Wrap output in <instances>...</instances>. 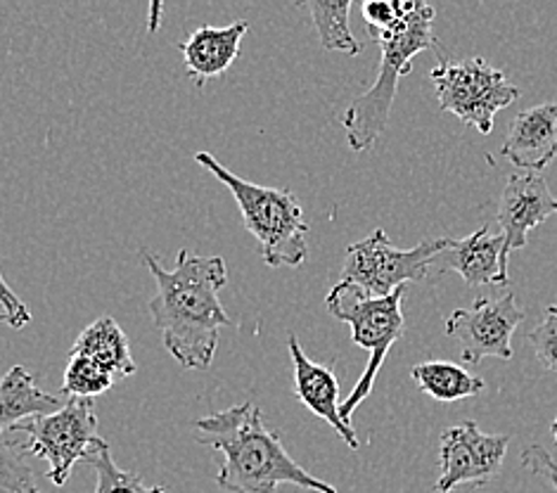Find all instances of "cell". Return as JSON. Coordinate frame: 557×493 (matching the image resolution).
<instances>
[{
    "label": "cell",
    "instance_id": "30bf717a",
    "mask_svg": "<svg viewBox=\"0 0 557 493\" xmlns=\"http://www.w3.org/2000/svg\"><path fill=\"white\" fill-rule=\"evenodd\" d=\"M508 446V434H484L472 420L448 428L442 434L440 479L434 489L450 493L460 484H488L491 479L498 477Z\"/></svg>",
    "mask_w": 557,
    "mask_h": 493
},
{
    "label": "cell",
    "instance_id": "8fae6325",
    "mask_svg": "<svg viewBox=\"0 0 557 493\" xmlns=\"http://www.w3.org/2000/svg\"><path fill=\"white\" fill-rule=\"evenodd\" d=\"M557 214V197L550 193L546 178L541 173H512L498 202V229L506 249L503 257L510 263L512 251L527 247V237L543 221Z\"/></svg>",
    "mask_w": 557,
    "mask_h": 493
},
{
    "label": "cell",
    "instance_id": "277c9868",
    "mask_svg": "<svg viewBox=\"0 0 557 493\" xmlns=\"http://www.w3.org/2000/svg\"><path fill=\"white\" fill-rule=\"evenodd\" d=\"M195 162L231 190L237 207H240L245 229L257 237L261 259L267 261V266L271 269H283V266L299 269L307 261L309 223L304 221V211L295 195L287 188H267V185L235 176L209 152H197Z\"/></svg>",
    "mask_w": 557,
    "mask_h": 493
},
{
    "label": "cell",
    "instance_id": "e0dca14e",
    "mask_svg": "<svg viewBox=\"0 0 557 493\" xmlns=\"http://www.w3.org/2000/svg\"><path fill=\"white\" fill-rule=\"evenodd\" d=\"M72 356H84L112 370L119 380L136 375V361L131 354L128 337L119 323L110 316L98 318L96 323H90L82 335L72 344Z\"/></svg>",
    "mask_w": 557,
    "mask_h": 493
},
{
    "label": "cell",
    "instance_id": "2e32d148",
    "mask_svg": "<svg viewBox=\"0 0 557 493\" xmlns=\"http://www.w3.org/2000/svg\"><path fill=\"white\" fill-rule=\"evenodd\" d=\"M67 402L70 398L62 394L52 396L44 392L29 370L15 366L8 370L3 384H0V424L3 430H10L32 418L55 416Z\"/></svg>",
    "mask_w": 557,
    "mask_h": 493
},
{
    "label": "cell",
    "instance_id": "44dd1931",
    "mask_svg": "<svg viewBox=\"0 0 557 493\" xmlns=\"http://www.w3.org/2000/svg\"><path fill=\"white\" fill-rule=\"evenodd\" d=\"M96 470L98 477V486L96 493H166L162 486H148L136 472H126L119 468L112 458V448L100 436L96 446L88 451V456L84 460Z\"/></svg>",
    "mask_w": 557,
    "mask_h": 493
},
{
    "label": "cell",
    "instance_id": "ffe728a7",
    "mask_svg": "<svg viewBox=\"0 0 557 493\" xmlns=\"http://www.w3.org/2000/svg\"><path fill=\"white\" fill-rule=\"evenodd\" d=\"M29 439L17 428L3 430L0 446V493H41L29 465Z\"/></svg>",
    "mask_w": 557,
    "mask_h": 493
},
{
    "label": "cell",
    "instance_id": "3957f363",
    "mask_svg": "<svg viewBox=\"0 0 557 493\" xmlns=\"http://www.w3.org/2000/svg\"><path fill=\"white\" fill-rule=\"evenodd\" d=\"M399 22L389 32L375 34L373 41L380 46V72L351 108L339 116V124L347 128V140L354 152L373 150L377 138L387 131L399 78L413 72V60L422 50H440L442 44L434 36V8L418 0H396Z\"/></svg>",
    "mask_w": 557,
    "mask_h": 493
},
{
    "label": "cell",
    "instance_id": "52a82bcc",
    "mask_svg": "<svg viewBox=\"0 0 557 493\" xmlns=\"http://www.w3.org/2000/svg\"><path fill=\"white\" fill-rule=\"evenodd\" d=\"M450 239H430L413 249H399L382 229L354 243L344 257L339 283L361 287L370 297H389L406 283L424 280Z\"/></svg>",
    "mask_w": 557,
    "mask_h": 493
},
{
    "label": "cell",
    "instance_id": "6da1fadb",
    "mask_svg": "<svg viewBox=\"0 0 557 493\" xmlns=\"http://www.w3.org/2000/svg\"><path fill=\"white\" fill-rule=\"evenodd\" d=\"M143 261L157 283L150 313L164 349L185 370H207L214 363L221 328L235 325L219 299L228 285V266L223 257H200L190 249L178 251L171 271L150 251H143Z\"/></svg>",
    "mask_w": 557,
    "mask_h": 493
},
{
    "label": "cell",
    "instance_id": "7402d4cb",
    "mask_svg": "<svg viewBox=\"0 0 557 493\" xmlns=\"http://www.w3.org/2000/svg\"><path fill=\"white\" fill-rule=\"evenodd\" d=\"M119 378L112 370L90 361L84 356H70L67 370H64L62 382V396L70 398H96L104 394Z\"/></svg>",
    "mask_w": 557,
    "mask_h": 493
},
{
    "label": "cell",
    "instance_id": "cb8c5ba5",
    "mask_svg": "<svg viewBox=\"0 0 557 493\" xmlns=\"http://www.w3.org/2000/svg\"><path fill=\"white\" fill-rule=\"evenodd\" d=\"M363 20L370 36H375L389 32L399 22V10H396V3H387V0H370V3H363Z\"/></svg>",
    "mask_w": 557,
    "mask_h": 493
},
{
    "label": "cell",
    "instance_id": "ba28073f",
    "mask_svg": "<svg viewBox=\"0 0 557 493\" xmlns=\"http://www.w3.org/2000/svg\"><path fill=\"white\" fill-rule=\"evenodd\" d=\"M29 439L34 458L48 460V479L55 486L67 484L78 460L98 442V412L92 398H70L55 416L32 418L15 424Z\"/></svg>",
    "mask_w": 557,
    "mask_h": 493
},
{
    "label": "cell",
    "instance_id": "8992f818",
    "mask_svg": "<svg viewBox=\"0 0 557 493\" xmlns=\"http://www.w3.org/2000/svg\"><path fill=\"white\" fill-rule=\"evenodd\" d=\"M430 78L440 98L442 112L456 114L460 122L476 128L482 136L494 131L496 114L520 98V88L484 58L460 62L440 60Z\"/></svg>",
    "mask_w": 557,
    "mask_h": 493
},
{
    "label": "cell",
    "instance_id": "4fadbf2b",
    "mask_svg": "<svg viewBox=\"0 0 557 493\" xmlns=\"http://www.w3.org/2000/svg\"><path fill=\"white\" fill-rule=\"evenodd\" d=\"M292 368H295V394L299 402L307 406L315 418L325 420L333 428L342 442L349 448H358V436L349 422L342 418V404H339V380L335 378L333 368L313 363L311 358L304 354L299 340L292 335L287 342Z\"/></svg>",
    "mask_w": 557,
    "mask_h": 493
},
{
    "label": "cell",
    "instance_id": "5b68a950",
    "mask_svg": "<svg viewBox=\"0 0 557 493\" xmlns=\"http://www.w3.org/2000/svg\"><path fill=\"white\" fill-rule=\"evenodd\" d=\"M408 285L399 287L389 297H370L361 287L349 283H337L325 299L327 311L339 321L351 325L354 344L368 352V366L358 378L351 394L342 402V418L351 424L354 410L361 406L373 392V384L380 375L394 342L404 335V297Z\"/></svg>",
    "mask_w": 557,
    "mask_h": 493
},
{
    "label": "cell",
    "instance_id": "7c38bea8",
    "mask_svg": "<svg viewBox=\"0 0 557 493\" xmlns=\"http://www.w3.org/2000/svg\"><path fill=\"white\" fill-rule=\"evenodd\" d=\"M506 239L500 233H491L488 225L476 229L466 239H450L434 263L440 273H458L468 287L508 285V261L503 257Z\"/></svg>",
    "mask_w": 557,
    "mask_h": 493
},
{
    "label": "cell",
    "instance_id": "d4e9b609",
    "mask_svg": "<svg viewBox=\"0 0 557 493\" xmlns=\"http://www.w3.org/2000/svg\"><path fill=\"white\" fill-rule=\"evenodd\" d=\"M522 465L529 472L546 477L548 482L557 489V458H553L546 448L539 444L527 446L522 451Z\"/></svg>",
    "mask_w": 557,
    "mask_h": 493
},
{
    "label": "cell",
    "instance_id": "9a60e30c",
    "mask_svg": "<svg viewBox=\"0 0 557 493\" xmlns=\"http://www.w3.org/2000/svg\"><path fill=\"white\" fill-rule=\"evenodd\" d=\"M249 32L245 20H235L228 26H200V29L185 36L178 44L183 52L185 70L193 76L197 88H202L209 78H219L233 66L240 56V44Z\"/></svg>",
    "mask_w": 557,
    "mask_h": 493
},
{
    "label": "cell",
    "instance_id": "9c48e42d",
    "mask_svg": "<svg viewBox=\"0 0 557 493\" xmlns=\"http://www.w3.org/2000/svg\"><path fill=\"white\" fill-rule=\"evenodd\" d=\"M524 321L522 306L512 292L498 299H476L472 309H456L446 318V332L460 344L466 363H482L484 358H512V335Z\"/></svg>",
    "mask_w": 557,
    "mask_h": 493
},
{
    "label": "cell",
    "instance_id": "ac0fdd59",
    "mask_svg": "<svg viewBox=\"0 0 557 493\" xmlns=\"http://www.w3.org/2000/svg\"><path fill=\"white\" fill-rule=\"evenodd\" d=\"M410 378L424 394L436 402H460L484 392V380L472 375L458 363L448 361H424L410 368Z\"/></svg>",
    "mask_w": 557,
    "mask_h": 493
},
{
    "label": "cell",
    "instance_id": "603a6c76",
    "mask_svg": "<svg viewBox=\"0 0 557 493\" xmlns=\"http://www.w3.org/2000/svg\"><path fill=\"white\" fill-rule=\"evenodd\" d=\"M536 358L546 370L557 372V306H548L543 321L527 335Z\"/></svg>",
    "mask_w": 557,
    "mask_h": 493
},
{
    "label": "cell",
    "instance_id": "7a4b0ae2",
    "mask_svg": "<svg viewBox=\"0 0 557 493\" xmlns=\"http://www.w3.org/2000/svg\"><path fill=\"white\" fill-rule=\"evenodd\" d=\"M197 442L219 451L223 465L216 484L231 493H277L283 484H295L315 493H337L297 460H292L283 434L269 430L255 404H237L193 422Z\"/></svg>",
    "mask_w": 557,
    "mask_h": 493
},
{
    "label": "cell",
    "instance_id": "4316f807",
    "mask_svg": "<svg viewBox=\"0 0 557 493\" xmlns=\"http://www.w3.org/2000/svg\"><path fill=\"white\" fill-rule=\"evenodd\" d=\"M550 432H553V439H555V444H557V418H555L553 424H550Z\"/></svg>",
    "mask_w": 557,
    "mask_h": 493
},
{
    "label": "cell",
    "instance_id": "5bb4252c",
    "mask_svg": "<svg viewBox=\"0 0 557 493\" xmlns=\"http://www.w3.org/2000/svg\"><path fill=\"white\" fill-rule=\"evenodd\" d=\"M500 155L512 167L541 173L557 157V102L536 104L512 119Z\"/></svg>",
    "mask_w": 557,
    "mask_h": 493
},
{
    "label": "cell",
    "instance_id": "484cf974",
    "mask_svg": "<svg viewBox=\"0 0 557 493\" xmlns=\"http://www.w3.org/2000/svg\"><path fill=\"white\" fill-rule=\"evenodd\" d=\"M0 285H3V311H5V321L10 328L22 330L32 323V313L26 309V304H22V299L10 289L8 280L0 278Z\"/></svg>",
    "mask_w": 557,
    "mask_h": 493
},
{
    "label": "cell",
    "instance_id": "d6986e66",
    "mask_svg": "<svg viewBox=\"0 0 557 493\" xmlns=\"http://www.w3.org/2000/svg\"><path fill=\"white\" fill-rule=\"evenodd\" d=\"M301 8H307L311 12V20L323 48L342 52V56H349V58L361 56V44L356 41L349 26V12H351L349 0H342V3L307 0V3H301Z\"/></svg>",
    "mask_w": 557,
    "mask_h": 493
}]
</instances>
